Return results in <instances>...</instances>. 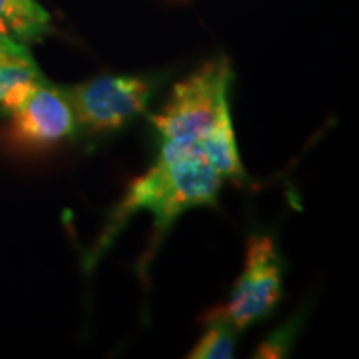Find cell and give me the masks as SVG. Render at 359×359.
<instances>
[{"label": "cell", "mask_w": 359, "mask_h": 359, "mask_svg": "<svg viewBox=\"0 0 359 359\" xmlns=\"http://www.w3.org/2000/svg\"><path fill=\"white\" fill-rule=\"evenodd\" d=\"M223 182L212 165L200 156L158 154L155 163L130 183L88 262H95L109 248L125 222L138 210L154 213L155 236L160 238L188 210L217 205Z\"/></svg>", "instance_id": "obj_1"}, {"label": "cell", "mask_w": 359, "mask_h": 359, "mask_svg": "<svg viewBox=\"0 0 359 359\" xmlns=\"http://www.w3.org/2000/svg\"><path fill=\"white\" fill-rule=\"evenodd\" d=\"M231 82L230 60L218 57L175 85L167 103L150 116L160 145L175 143L200 156L198 142L231 116L228 102Z\"/></svg>", "instance_id": "obj_2"}, {"label": "cell", "mask_w": 359, "mask_h": 359, "mask_svg": "<svg viewBox=\"0 0 359 359\" xmlns=\"http://www.w3.org/2000/svg\"><path fill=\"white\" fill-rule=\"evenodd\" d=\"M156 82L140 75H100L65 88L77 125L92 133L123 128L145 114Z\"/></svg>", "instance_id": "obj_3"}, {"label": "cell", "mask_w": 359, "mask_h": 359, "mask_svg": "<svg viewBox=\"0 0 359 359\" xmlns=\"http://www.w3.org/2000/svg\"><path fill=\"white\" fill-rule=\"evenodd\" d=\"M283 263L271 236L253 235L246 245L245 268L233 286L226 303L205 318H218L240 333L263 318L280 303Z\"/></svg>", "instance_id": "obj_4"}, {"label": "cell", "mask_w": 359, "mask_h": 359, "mask_svg": "<svg viewBox=\"0 0 359 359\" xmlns=\"http://www.w3.org/2000/svg\"><path fill=\"white\" fill-rule=\"evenodd\" d=\"M8 140L24 150H43L77 133L75 118L65 88L47 80L11 114Z\"/></svg>", "instance_id": "obj_5"}, {"label": "cell", "mask_w": 359, "mask_h": 359, "mask_svg": "<svg viewBox=\"0 0 359 359\" xmlns=\"http://www.w3.org/2000/svg\"><path fill=\"white\" fill-rule=\"evenodd\" d=\"M42 82H45L42 72L25 43L0 35L2 111L11 115Z\"/></svg>", "instance_id": "obj_6"}, {"label": "cell", "mask_w": 359, "mask_h": 359, "mask_svg": "<svg viewBox=\"0 0 359 359\" xmlns=\"http://www.w3.org/2000/svg\"><path fill=\"white\" fill-rule=\"evenodd\" d=\"M52 30L50 13L37 0H0V35L17 42H39Z\"/></svg>", "instance_id": "obj_7"}, {"label": "cell", "mask_w": 359, "mask_h": 359, "mask_svg": "<svg viewBox=\"0 0 359 359\" xmlns=\"http://www.w3.org/2000/svg\"><path fill=\"white\" fill-rule=\"evenodd\" d=\"M208 321L205 333L187 358L191 359H230L235 356L238 331L218 318H205Z\"/></svg>", "instance_id": "obj_8"}, {"label": "cell", "mask_w": 359, "mask_h": 359, "mask_svg": "<svg viewBox=\"0 0 359 359\" xmlns=\"http://www.w3.org/2000/svg\"><path fill=\"white\" fill-rule=\"evenodd\" d=\"M294 338V330L293 327L286 326L281 331H276L275 334H271L264 341L262 346L258 348V354H255L257 358H283L288 353L290 344L293 343Z\"/></svg>", "instance_id": "obj_9"}, {"label": "cell", "mask_w": 359, "mask_h": 359, "mask_svg": "<svg viewBox=\"0 0 359 359\" xmlns=\"http://www.w3.org/2000/svg\"><path fill=\"white\" fill-rule=\"evenodd\" d=\"M2 100H4V95H2V88H0V111H2Z\"/></svg>", "instance_id": "obj_10"}]
</instances>
